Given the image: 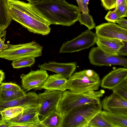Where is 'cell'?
<instances>
[{"mask_svg":"<svg viewBox=\"0 0 127 127\" xmlns=\"http://www.w3.org/2000/svg\"><path fill=\"white\" fill-rule=\"evenodd\" d=\"M101 81L98 75L91 69L76 72L67 79L66 88L74 92L85 93L98 89Z\"/></svg>","mask_w":127,"mask_h":127,"instance_id":"cell-5","label":"cell"},{"mask_svg":"<svg viewBox=\"0 0 127 127\" xmlns=\"http://www.w3.org/2000/svg\"><path fill=\"white\" fill-rule=\"evenodd\" d=\"M125 0L126 2H127V0Z\"/></svg>","mask_w":127,"mask_h":127,"instance_id":"cell-46","label":"cell"},{"mask_svg":"<svg viewBox=\"0 0 127 127\" xmlns=\"http://www.w3.org/2000/svg\"><path fill=\"white\" fill-rule=\"evenodd\" d=\"M63 117L58 111L53 112L41 122L44 127H61Z\"/></svg>","mask_w":127,"mask_h":127,"instance_id":"cell-21","label":"cell"},{"mask_svg":"<svg viewBox=\"0 0 127 127\" xmlns=\"http://www.w3.org/2000/svg\"><path fill=\"white\" fill-rule=\"evenodd\" d=\"M6 31L5 30V31L2 33L0 35V41L1 40L2 38H1L4 37V36L6 35Z\"/></svg>","mask_w":127,"mask_h":127,"instance_id":"cell-43","label":"cell"},{"mask_svg":"<svg viewBox=\"0 0 127 127\" xmlns=\"http://www.w3.org/2000/svg\"><path fill=\"white\" fill-rule=\"evenodd\" d=\"M33 4L51 25L71 26L79 20L81 14L78 7L65 0H44Z\"/></svg>","mask_w":127,"mask_h":127,"instance_id":"cell-2","label":"cell"},{"mask_svg":"<svg viewBox=\"0 0 127 127\" xmlns=\"http://www.w3.org/2000/svg\"><path fill=\"white\" fill-rule=\"evenodd\" d=\"M119 56H126L127 55V42L125 41L124 46L121 48L117 52Z\"/></svg>","mask_w":127,"mask_h":127,"instance_id":"cell-34","label":"cell"},{"mask_svg":"<svg viewBox=\"0 0 127 127\" xmlns=\"http://www.w3.org/2000/svg\"><path fill=\"white\" fill-rule=\"evenodd\" d=\"M48 76L46 70L40 69L31 70L29 73L20 75L22 86L27 91L32 89L41 90V87Z\"/></svg>","mask_w":127,"mask_h":127,"instance_id":"cell-11","label":"cell"},{"mask_svg":"<svg viewBox=\"0 0 127 127\" xmlns=\"http://www.w3.org/2000/svg\"><path fill=\"white\" fill-rule=\"evenodd\" d=\"M96 39L95 33L88 29L75 38L64 43L59 53H72L88 49L95 44Z\"/></svg>","mask_w":127,"mask_h":127,"instance_id":"cell-7","label":"cell"},{"mask_svg":"<svg viewBox=\"0 0 127 127\" xmlns=\"http://www.w3.org/2000/svg\"><path fill=\"white\" fill-rule=\"evenodd\" d=\"M116 0H101L103 6L106 10H110L116 8Z\"/></svg>","mask_w":127,"mask_h":127,"instance_id":"cell-32","label":"cell"},{"mask_svg":"<svg viewBox=\"0 0 127 127\" xmlns=\"http://www.w3.org/2000/svg\"><path fill=\"white\" fill-rule=\"evenodd\" d=\"M67 79L62 75L57 74L48 75L41 87V88L51 90L66 91Z\"/></svg>","mask_w":127,"mask_h":127,"instance_id":"cell-18","label":"cell"},{"mask_svg":"<svg viewBox=\"0 0 127 127\" xmlns=\"http://www.w3.org/2000/svg\"><path fill=\"white\" fill-rule=\"evenodd\" d=\"M125 41L118 39L106 38L97 36L96 43L97 47L104 52L118 55V51L124 46Z\"/></svg>","mask_w":127,"mask_h":127,"instance_id":"cell-17","label":"cell"},{"mask_svg":"<svg viewBox=\"0 0 127 127\" xmlns=\"http://www.w3.org/2000/svg\"><path fill=\"white\" fill-rule=\"evenodd\" d=\"M87 127H113V126L105 119L100 111L91 119Z\"/></svg>","mask_w":127,"mask_h":127,"instance_id":"cell-23","label":"cell"},{"mask_svg":"<svg viewBox=\"0 0 127 127\" xmlns=\"http://www.w3.org/2000/svg\"><path fill=\"white\" fill-rule=\"evenodd\" d=\"M112 90L113 93L127 100V81L117 85Z\"/></svg>","mask_w":127,"mask_h":127,"instance_id":"cell-27","label":"cell"},{"mask_svg":"<svg viewBox=\"0 0 127 127\" xmlns=\"http://www.w3.org/2000/svg\"><path fill=\"white\" fill-rule=\"evenodd\" d=\"M83 5V12L86 14L89 13V10L88 7V4L87 3L85 0H82Z\"/></svg>","mask_w":127,"mask_h":127,"instance_id":"cell-36","label":"cell"},{"mask_svg":"<svg viewBox=\"0 0 127 127\" xmlns=\"http://www.w3.org/2000/svg\"><path fill=\"white\" fill-rule=\"evenodd\" d=\"M100 112L113 127H127V114L112 113L104 110Z\"/></svg>","mask_w":127,"mask_h":127,"instance_id":"cell-19","label":"cell"},{"mask_svg":"<svg viewBox=\"0 0 127 127\" xmlns=\"http://www.w3.org/2000/svg\"><path fill=\"white\" fill-rule=\"evenodd\" d=\"M104 18L108 22L114 23H115L117 20L119 18L115 10L113 11H109Z\"/></svg>","mask_w":127,"mask_h":127,"instance_id":"cell-31","label":"cell"},{"mask_svg":"<svg viewBox=\"0 0 127 127\" xmlns=\"http://www.w3.org/2000/svg\"><path fill=\"white\" fill-rule=\"evenodd\" d=\"M6 28L0 27V35L5 31Z\"/></svg>","mask_w":127,"mask_h":127,"instance_id":"cell-42","label":"cell"},{"mask_svg":"<svg viewBox=\"0 0 127 127\" xmlns=\"http://www.w3.org/2000/svg\"><path fill=\"white\" fill-rule=\"evenodd\" d=\"M25 94L22 89L17 91L1 90L0 102L8 101L15 100L24 96Z\"/></svg>","mask_w":127,"mask_h":127,"instance_id":"cell-22","label":"cell"},{"mask_svg":"<svg viewBox=\"0 0 127 127\" xmlns=\"http://www.w3.org/2000/svg\"><path fill=\"white\" fill-rule=\"evenodd\" d=\"M4 120L1 114V111L0 110V125L2 124Z\"/></svg>","mask_w":127,"mask_h":127,"instance_id":"cell-41","label":"cell"},{"mask_svg":"<svg viewBox=\"0 0 127 127\" xmlns=\"http://www.w3.org/2000/svg\"><path fill=\"white\" fill-rule=\"evenodd\" d=\"M104 93L103 90H92L85 93L65 91L63 92L58 105V111L63 117L70 110L79 106L86 104H100V98Z\"/></svg>","mask_w":127,"mask_h":127,"instance_id":"cell-3","label":"cell"},{"mask_svg":"<svg viewBox=\"0 0 127 127\" xmlns=\"http://www.w3.org/2000/svg\"><path fill=\"white\" fill-rule=\"evenodd\" d=\"M12 20L8 7V0H0V27L7 28Z\"/></svg>","mask_w":127,"mask_h":127,"instance_id":"cell-20","label":"cell"},{"mask_svg":"<svg viewBox=\"0 0 127 127\" xmlns=\"http://www.w3.org/2000/svg\"><path fill=\"white\" fill-rule=\"evenodd\" d=\"M78 5L79 7L80 12H83V5L82 0H76Z\"/></svg>","mask_w":127,"mask_h":127,"instance_id":"cell-37","label":"cell"},{"mask_svg":"<svg viewBox=\"0 0 127 127\" xmlns=\"http://www.w3.org/2000/svg\"><path fill=\"white\" fill-rule=\"evenodd\" d=\"M76 65L75 62L61 63L52 61L39 64L38 66L40 69L61 74L68 79L75 70Z\"/></svg>","mask_w":127,"mask_h":127,"instance_id":"cell-15","label":"cell"},{"mask_svg":"<svg viewBox=\"0 0 127 127\" xmlns=\"http://www.w3.org/2000/svg\"><path fill=\"white\" fill-rule=\"evenodd\" d=\"M8 47L0 53V58L13 61L19 59L41 56L43 46L35 41L18 44H7Z\"/></svg>","mask_w":127,"mask_h":127,"instance_id":"cell-6","label":"cell"},{"mask_svg":"<svg viewBox=\"0 0 127 127\" xmlns=\"http://www.w3.org/2000/svg\"><path fill=\"white\" fill-rule=\"evenodd\" d=\"M95 28V34L97 36L127 41V29L115 23H105L96 26Z\"/></svg>","mask_w":127,"mask_h":127,"instance_id":"cell-10","label":"cell"},{"mask_svg":"<svg viewBox=\"0 0 127 127\" xmlns=\"http://www.w3.org/2000/svg\"><path fill=\"white\" fill-rule=\"evenodd\" d=\"M119 18L127 16V2L124 0L114 10Z\"/></svg>","mask_w":127,"mask_h":127,"instance_id":"cell-29","label":"cell"},{"mask_svg":"<svg viewBox=\"0 0 127 127\" xmlns=\"http://www.w3.org/2000/svg\"><path fill=\"white\" fill-rule=\"evenodd\" d=\"M104 110L113 113L127 114V100L112 93L105 97L101 102Z\"/></svg>","mask_w":127,"mask_h":127,"instance_id":"cell-13","label":"cell"},{"mask_svg":"<svg viewBox=\"0 0 127 127\" xmlns=\"http://www.w3.org/2000/svg\"><path fill=\"white\" fill-rule=\"evenodd\" d=\"M78 21L81 25H85L90 30L95 27V24L93 17L89 13L86 14L82 12L81 13Z\"/></svg>","mask_w":127,"mask_h":127,"instance_id":"cell-26","label":"cell"},{"mask_svg":"<svg viewBox=\"0 0 127 127\" xmlns=\"http://www.w3.org/2000/svg\"><path fill=\"white\" fill-rule=\"evenodd\" d=\"M1 91V88L0 86V96Z\"/></svg>","mask_w":127,"mask_h":127,"instance_id":"cell-45","label":"cell"},{"mask_svg":"<svg viewBox=\"0 0 127 127\" xmlns=\"http://www.w3.org/2000/svg\"><path fill=\"white\" fill-rule=\"evenodd\" d=\"M124 0H116V8H117L119 6Z\"/></svg>","mask_w":127,"mask_h":127,"instance_id":"cell-40","label":"cell"},{"mask_svg":"<svg viewBox=\"0 0 127 127\" xmlns=\"http://www.w3.org/2000/svg\"><path fill=\"white\" fill-rule=\"evenodd\" d=\"M1 90L17 91L21 89L17 85L12 83H4L0 85Z\"/></svg>","mask_w":127,"mask_h":127,"instance_id":"cell-30","label":"cell"},{"mask_svg":"<svg viewBox=\"0 0 127 127\" xmlns=\"http://www.w3.org/2000/svg\"><path fill=\"white\" fill-rule=\"evenodd\" d=\"M5 35L0 41V53L3 50L7 48L8 46L7 44L4 43L5 39Z\"/></svg>","mask_w":127,"mask_h":127,"instance_id":"cell-35","label":"cell"},{"mask_svg":"<svg viewBox=\"0 0 127 127\" xmlns=\"http://www.w3.org/2000/svg\"><path fill=\"white\" fill-rule=\"evenodd\" d=\"M89 58L92 64L98 66L119 65L127 67V59L119 55L110 54L104 52L98 47L92 48Z\"/></svg>","mask_w":127,"mask_h":127,"instance_id":"cell-9","label":"cell"},{"mask_svg":"<svg viewBox=\"0 0 127 127\" xmlns=\"http://www.w3.org/2000/svg\"><path fill=\"white\" fill-rule=\"evenodd\" d=\"M44 127L41 124L39 119L24 123L10 125L8 126V127Z\"/></svg>","mask_w":127,"mask_h":127,"instance_id":"cell-28","label":"cell"},{"mask_svg":"<svg viewBox=\"0 0 127 127\" xmlns=\"http://www.w3.org/2000/svg\"><path fill=\"white\" fill-rule=\"evenodd\" d=\"M35 62V58H26L12 61L11 65L14 68L30 67Z\"/></svg>","mask_w":127,"mask_h":127,"instance_id":"cell-25","label":"cell"},{"mask_svg":"<svg viewBox=\"0 0 127 127\" xmlns=\"http://www.w3.org/2000/svg\"><path fill=\"white\" fill-rule=\"evenodd\" d=\"M63 92L59 90H46L38 95L42 99L38 113L39 119L42 121L52 112L58 111V105Z\"/></svg>","mask_w":127,"mask_h":127,"instance_id":"cell-8","label":"cell"},{"mask_svg":"<svg viewBox=\"0 0 127 127\" xmlns=\"http://www.w3.org/2000/svg\"><path fill=\"white\" fill-rule=\"evenodd\" d=\"M116 23L118 24L122 28L127 29V20L123 18L118 19Z\"/></svg>","mask_w":127,"mask_h":127,"instance_id":"cell-33","label":"cell"},{"mask_svg":"<svg viewBox=\"0 0 127 127\" xmlns=\"http://www.w3.org/2000/svg\"><path fill=\"white\" fill-rule=\"evenodd\" d=\"M42 99L38 94L34 92H30L26 93L22 97L10 101L0 102L1 111L10 107L21 106L24 108L33 106H40Z\"/></svg>","mask_w":127,"mask_h":127,"instance_id":"cell-12","label":"cell"},{"mask_svg":"<svg viewBox=\"0 0 127 127\" xmlns=\"http://www.w3.org/2000/svg\"><path fill=\"white\" fill-rule=\"evenodd\" d=\"M24 108L21 106H13L6 108L1 111L4 121L9 120L22 113Z\"/></svg>","mask_w":127,"mask_h":127,"instance_id":"cell-24","label":"cell"},{"mask_svg":"<svg viewBox=\"0 0 127 127\" xmlns=\"http://www.w3.org/2000/svg\"><path fill=\"white\" fill-rule=\"evenodd\" d=\"M8 5L12 20L30 32L43 35L50 32V24L33 4L18 0H8Z\"/></svg>","mask_w":127,"mask_h":127,"instance_id":"cell-1","label":"cell"},{"mask_svg":"<svg viewBox=\"0 0 127 127\" xmlns=\"http://www.w3.org/2000/svg\"><path fill=\"white\" fill-rule=\"evenodd\" d=\"M5 77L4 73L2 70L0 69V84H2V82Z\"/></svg>","mask_w":127,"mask_h":127,"instance_id":"cell-38","label":"cell"},{"mask_svg":"<svg viewBox=\"0 0 127 127\" xmlns=\"http://www.w3.org/2000/svg\"><path fill=\"white\" fill-rule=\"evenodd\" d=\"M102 109L101 103L86 104L75 108L63 116L61 127H87L91 119Z\"/></svg>","mask_w":127,"mask_h":127,"instance_id":"cell-4","label":"cell"},{"mask_svg":"<svg viewBox=\"0 0 127 127\" xmlns=\"http://www.w3.org/2000/svg\"><path fill=\"white\" fill-rule=\"evenodd\" d=\"M28 1L29 2L33 4L40 2L44 0H26Z\"/></svg>","mask_w":127,"mask_h":127,"instance_id":"cell-39","label":"cell"},{"mask_svg":"<svg viewBox=\"0 0 127 127\" xmlns=\"http://www.w3.org/2000/svg\"><path fill=\"white\" fill-rule=\"evenodd\" d=\"M127 69L119 68L112 70L105 75L100 82L102 88L112 90L127 80Z\"/></svg>","mask_w":127,"mask_h":127,"instance_id":"cell-14","label":"cell"},{"mask_svg":"<svg viewBox=\"0 0 127 127\" xmlns=\"http://www.w3.org/2000/svg\"><path fill=\"white\" fill-rule=\"evenodd\" d=\"M87 4H89V0H85Z\"/></svg>","mask_w":127,"mask_h":127,"instance_id":"cell-44","label":"cell"},{"mask_svg":"<svg viewBox=\"0 0 127 127\" xmlns=\"http://www.w3.org/2000/svg\"><path fill=\"white\" fill-rule=\"evenodd\" d=\"M40 106L24 108L22 113L10 120H4V122L8 127L10 125L21 124L38 119V113Z\"/></svg>","mask_w":127,"mask_h":127,"instance_id":"cell-16","label":"cell"}]
</instances>
